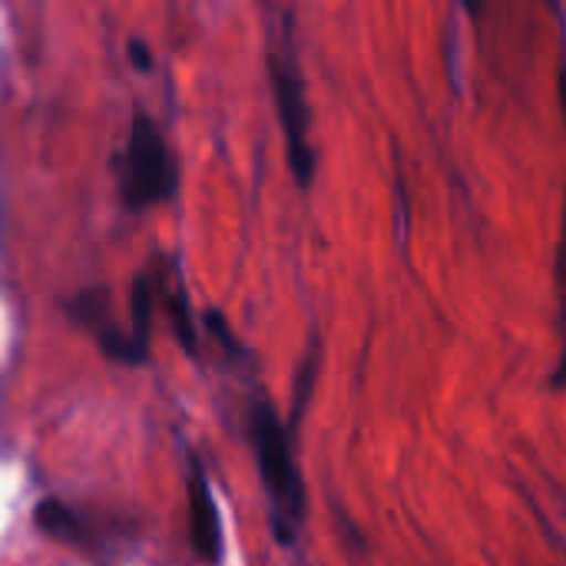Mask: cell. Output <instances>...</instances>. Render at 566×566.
<instances>
[{"mask_svg": "<svg viewBox=\"0 0 566 566\" xmlns=\"http://www.w3.org/2000/svg\"><path fill=\"white\" fill-rule=\"evenodd\" d=\"M269 70H272V90H275V103H279V119H282V129H285L289 166H292L298 186L308 189V182L315 176V149H312V136H308L305 83H302V70H298L289 33L272 50Z\"/></svg>", "mask_w": 566, "mask_h": 566, "instance_id": "obj_3", "label": "cell"}, {"mask_svg": "<svg viewBox=\"0 0 566 566\" xmlns=\"http://www.w3.org/2000/svg\"><path fill=\"white\" fill-rule=\"evenodd\" d=\"M189 544L202 560H219V554H222L219 511H216L212 491H209L199 464L192 468V478H189Z\"/></svg>", "mask_w": 566, "mask_h": 566, "instance_id": "obj_4", "label": "cell"}, {"mask_svg": "<svg viewBox=\"0 0 566 566\" xmlns=\"http://www.w3.org/2000/svg\"><path fill=\"white\" fill-rule=\"evenodd\" d=\"M33 524L53 541H80V517L63 501H53V497L40 501L33 511Z\"/></svg>", "mask_w": 566, "mask_h": 566, "instance_id": "obj_5", "label": "cell"}, {"mask_svg": "<svg viewBox=\"0 0 566 566\" xmlns=\"http://www.w3.org/2000/svg\"><path fill=\"white\" fill-rule=\"evenodd\" d=\"M249 431H252V448H255L262 488L272 501L275 537H279V544L292 547L298 537V527L305 521V484H302L298 464L292 458L289 431L265 398H259L252 405Z\"/></svg>", "mask_w": 566, "mask_h": 566, "instance_id": "obj_1", "label": "cell"}, {"mask_svg": "<svg viewBox=\"0 0 566 566\" xmlns=\"http://www.w3.org/2000/svg\"><path fill=\"white\" fill-rule=\"evenodd\" d=\"M206 325H209V332L219 338V345L232 355V352H235V338H232V332H229L226 318H222L219 312H209V315H206Z\"/></svg>", "mask_w": 566, "mask_h": 566, "instance_id": "obj_8", "label": "cell"}, {"mask_svg": "<svg viewBox=\"0 0 566 566\" xmlns=\"http://www.w3.org/2000/svg\"><path fill=\"white\" fill-rule=\"evenodd\" d=\"M126 50H129V63H133L136 70H143V73L153 70V53H149V46H146L139 36H133V40L126 43Z\"/></svg>", "mask_w": 566, "mask_h": 566, "instance_id": "obj_9", "label": "cell"}, {"mask_svg": "<svg viewBox=\"0 0 566 566\" xmlns=\"http://www.w3.org/2000/svg\"><path fill=\"white\" fill-rule=\"evenodd\" d=\"M169 315H172V328H176L179 345H182L189 355H196V352H199L196 318H192V305H189V295H186V289H182V285H176V289H172V295H169Z\"/></svg>", "mask_w": 566, "mask_h": 566, "instance_id": "obj_6", "label": "cell"}, {"mask_svg": "<svg viewBox=\"0 0 566 566\" xmlns=\"http://www.w3.org/2000/svg\"><path fill=\"white\" fill-rule=\"evenodd\" d=\"M119 172V199L129 212H143L149 206L166 202L176 192V163L149 116H136L126 149L116 163Z\"/></svg>", "mask_w": 566, "mask_h": 566, "instance_id": "obj_2", "label": "cell"}, {"mask_svg": "<svg viewBox=\"0 0 566 566\" xmlns=\"http://www.w3.org/2000/svg\"><path fill=\"white\" fill-rule=\"evenodd\" d=\"M129 308H133V328L129 332L139 342H149V315H153V282H149V275H139L133 282Z\"/></svg>", "mask_w": 566, "mask_h": 566, "instance_id": "obj_7", "label": "cell"}]
</instances>
